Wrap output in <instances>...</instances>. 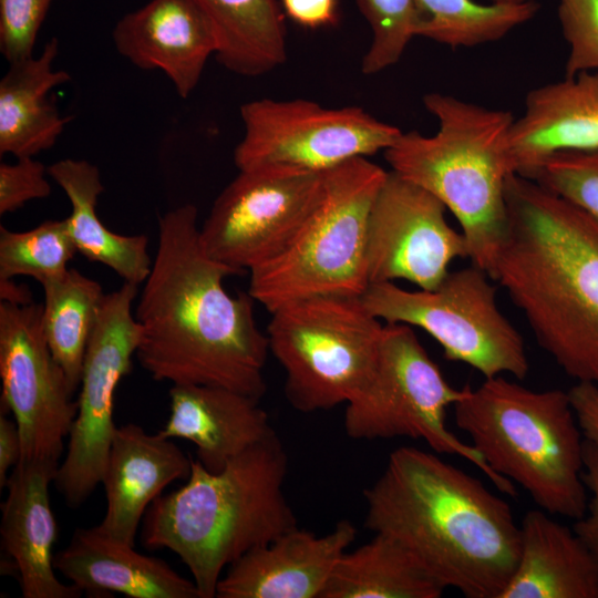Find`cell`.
<instances>
[{
  "instance_id": "obj_3",
  "label": "cell",
  "mask_w": 598,
  "mask_h": 598,
  "mask_svg": "<svg viewBox=\"0 0 598 598\" xmlns=\"http://www.w3.org/2000/svg\"><path fill=\"white\" fill-rule=\"evenodd\" d=\"M505 199L492 279L567 375L598 384V221L518 174L508 176Z\"/></svg>"
},
{
  "instance_id": "obj_9",
  "label": "cell",
  "mask_w": 598,
  "mask_h": 598,
  "mask_svg": "<svg viewBox=\"0 0 598 598\" xmlns=\"http://www.w3.org/2000/svg\"><path fill=\"white\" fill-rule=\"evenodd\" d=\"M452 386L412 327L385 323L378 358L362 389L346 404L343 426L353 440H422L439 454L472 463L495 487L516 495L514 483L493 472L474 447L453 434L446 412L466 393Z\"/></svg>"
},
{
  "instance_id": "obj_22",
  "label": "cell",
  "mask_w": 598,
  "mask_h": 598,
  "mask_svg": "<svg viewBox=\"0 0 598 598\" xmlns=\"http://www.w3.org/2000/svg\"><path fill=\"white\" fill-rule=\"evenodd\" d=\"M54 567L84 594L131 598H203L193 580L164 560L141 554L97 525L74 530Z\"/></svg>"
},
{
  "instance_id": "obj_11",
  "label": "cell",
  "mask_w": 598,
  "mask_h": 598,
  "mask_svg": "<svg viewBox=\"0 0 598 598\" xmlns=\"http://www.w3.org/2000/svg\"><path fill=\"white\" fill-rule=\"evenodd\" d=\"M238 171L324 173L386 151L402 131L359 106L326 107L306 99H258L240 106Z\"/></svg>"
},
{
  "instance_id": "obj_20",
  "label": "cell",
  "mask_w": 598,
  "mask_h": 598,
  "mask_svg": "<svg viewBox=\"0 0 598 598\" xmlns=\"http://www.w3.org/2000/svg\"><path fill=\"white\" fill-rule=\"evenodd\" d=\"M598 148V73L584 72L528 92L508 134L515 174L529 177L547 157Z\"/></svg>"
},
{
  "instance_id": "obj_29",
  "label": "cell",
  "mask_w": 598,
  "mask_h": 598,
  "mask_svg": "<svg viewBox=\"0 0 598 598\" xmlns=\"http://www.w3.org/2000/svg\"><path fill=\"white\" fill-rule=\"evenodd\" d=\"M416 37L452 48L498 41L529 21L538 11L535 1L520 4H481L473 0H415Z\"/></svg>"
},
{
  "instance_id": "obj_26",
  "label": "cell",
  "mask_w": 598,
  "mask_h": 598,
  "mask_svg": "<svg viewBox=\"0 0 598 598\" xmlns=\"http://www.w3.org/2000/svg\"><path fill=\"white\" fill-rule=\"evenodd\" d=\"M208 20L217 61L241 76H260L287 60L281 0H193Z\"/></svg>"
},
{
  "instance_id": "obj_37",
  "label": "cell",
  "mask_w": 598,
  "mask_h": 598,
  "mask_svg": "<svg viewBox=\"0 0 598 598\" xmlns=\"http://www.w3.org/2000/svg\"><path fill=\"white\" fill-rule=\"evenodd\" d=\"M567 392L585 441L598 446V384L576 382Z\"/></svg>"
},
{
  "instance_id": "obj_34",
  "label": "cell",
  "mask_w": 598,
  "mask_h": 598,
  "mask_svg": "<svg viewBox=\"0 0 598 598\" xmlns=\"http://www.w3.org/2000/svg\"><path fill=\"white\" fill-rule=\"evenodd\" d=\"M52 0H0V50L9 63L33 55Z\"/></svg>"
},
{
  "instance_id": "obj_7",
  "label": "cell",
  "mask_w": 598,
  "mask_h": 598,
  "mask_svg": "<svg viewBox=\"0 0 598 598\" xmlns=\"http://www.w3.org/2000/svg\"><path fill=\"white\" fill-rule=\"evenodd\" d=\"M386 174L368 157L324 172L322 196L292 241L249 271L250 296L269 312L306 297L361 296L369 215Z\"/></svg>"
},
{
  "instance_id": "obj_33",
  "label": "cell",
  "mask_w": 598,
  "mask_h": 598,
  "mask_svg": "<svg viewBox=\"0 0 598 598\" xmlns=\"http://www.w3.org/2000/svg\"><path fill=\"white\" fill-rule=\"evenodd\" d=\"M558 19L569 45L565 76L598 73V0H559Z\"/></svg>"
},
{
  "instance_id": "obj_38",
  "label": "cell",
  "mask_w": 598,
  "mask_h": 598,
  "mask_svg": "<svg viewBox=\"0 0 598 598\" xmlns=\"http://www.w3.org/2000/svg\"><path fill=\"white\" fill-rule=\"evenodd\" d=\"M281 6L291 20L303 27L319 28L337 20V0H281Z\"/></svg>"
},
{
  "instance_id": "obj_8",
  "label": "cell",
  "mask_w": 598,
  "mask_h": 598,
  "mask_svg": "<svg viewBox=\"0 0 598 598\" xmlns=\"http://www.w3.org/2000/svg\"><path fill=\"white\" fill-rule=\"evenodd\" d=\"M270 315L269 352L285 371V395L295 410H330L362 389L375 365L384 326L361 296L306 297Z\"/></svg>"
},
{
  "instance_id": "obj_1",
  "label": "cell",
  "mask_w": 598,
  "mask_h": 598,
  "mask_svg": "<svg viewBox=\"0 0 598 598\" xmlns=\"http://www.w3.org/2000/svg\"><path fill=\"white\" fill-rule=\"evenodd\" d=\"M241 271L203 247L197 209L186 204L158 221V246L136 306V351L157 381L227 388L260 401L266 392L267 334L249 292L230 296L224 279Z\"/></svg>"
},
{
  "instance_id": "obj_16",
  "label": "cell",
  "mask_w": 598,
  "mask_h": 598,
  "mask_svg": "<svg viewBox=\"0 0 598 598\" xmlns=\"http://www.w3.org/2000/svg\"><path fill=\"white\" fill-rule=\"evenodd\" d=\"M340 520L324 535L296 527L254 548L227 567L218 598H321L330 577L355 538Z\"/></svg>"
},
{
  "instance_id": "obj_27",
  "label": "cell",
  "mask_w": 598,
  "mask_h": 598,
  "mask_svg": "<svg viewBox=\"0 0 598 598\" xmlns=\"http://www.w3.org/2000/svg\"><path fill=\"white\" fill-rule=\"evenodd\" d=\"M445 590L403 543L374 533L342 555L321 598H440Z\"/></svg>"
},
{
  "instance_id": "obj_24",
  "label": "cell",
  "mask_w": 598,
  "mask_h": 598,
  "mask_svg": "<svg viewBox=\"0 0 598 598\" xmlns=\"http://www.w3.org/2000/svg\"><path fill=\"white\" fill-rule=\"evenodd\" d=\"M59 41H48L38 56L10 63L0 81V153L33 157L51 148L70 121L49 97L71 75L54 70Z\"/></svg>"
},
{
  "instance_id": "obj_12",
  "label": "cell",
  "mask_w": 598,
  "mask_h": 598,
  "mask_svg": "<svg viewBox=\"0 0 598 598\" xmlns=\"http://www.w3.org/2000/svg\"><path fill=\"white\" fill-rule=\"evenodd\" d=\"M137 286L124 282L104 296L89 341L78 395V414L54 485L70 507H79L101 484L116 425L115 391L132 369L142 338L133 313Z\"/></svg>"
},
{
  "instance_id": "obj_23",
  "label": "cell",
  "mask_w": 598,
  "mask_h": 598,
  "mask_svg": "<svg viewBox=\"0 0 598 598\" xmlns=\"http://www.w3.org/2000/svg\"><path fill=\"white\" fill-rule=\"evenodd\" d=\"M551 516L524 515L517 564L499 598H598V564L574 529Z\"/></svg>"
},
{
  "instance_id": "obj_28",
  "label": "cell",
  "mask_w": 598,
  "mask_h": 598,
  "mask_svg": "<svg viewBox=\"0 0 598 598\" xmlns=\"http://www.w3.org/2000/svg\"><path fill=\"white\" fill-rule=\"evenodd\" d=\"M42 287L43 332L75 393L105 293L96 280L76 269H68L62 276L42 283Z\"/></svg>"
},
{
  "instance_id": "obj_30",
  "label": "cell",
  "mask_w": 598,
  "mask_h": 598,
  "mask_svg": "<svg viewBox=\"0 0 598 598\" xmlns=\"http://www.w3.org/2000/svg\"><path fill=\"white\" fill-rule=\"evenodd\" d=\"M66 219L45 220L25 231L0 229V281L29 276L41 285L62 276L76 252Z\"/></svg>"
},
{
  "instance_id": "obj_5",
  "label": "cell",
  "mask_w": 598,
  "mask_h": 598,
  "mask_svg": "<svg viewBox=\"0 0 598 598\" xmlns=\"http://www.w3.org/2000/svg\"><path fill=\"white\" fill-rule=\"evenodd\" d=\"M423 104L437 131L402 132L383 152L385 161L444 204L461 226L472 265L491 276L507 226L505 187L515 174L508 134L515 117L439 92L425 94Z\"/></svg>"
},
{
  "instance_id": "obj_13",
  "label": "cell",
  "mask_w": 598,
  "mask_h": 598,
  "mask_svg": "<svg viewBox=\"0 0 598 598\" xmlns=\"http://www.w3.org/2000/svg\"><path fill=\"white\" fill-rule=\"evenodd\" d=\"M1 402L19 427L21 461L59 466L78 414L42 326V305L0 300Z\"/></svg>"
},
{
  "instance_id": "obj_21",
  "label": "cell",
  "mask_w": 598,
  "mask_h": 598,
  "mask_svg": "<svg viewBox=\"0 0 598 598\" xmlns=\"http://www.w3.org/2000/svg\"><path fill=\"white\" fill-rule=\"evenodd\" d=\"M169 400L159 433L190 441L196 460L212 472L275 432L259 400L227 388L173 384Z\"/></svg>"
},
{
  "instance_id": "obj_40",
  "label": "cell",
  "mask_w": 598,
  "mask_h": 598,
  "mask_svg": "<svg viewBox=\"0 0 598 598\" xmlns=\"http://www.w3.org/2000/svg\"><path fill=\"white\" fill-rule=\"evenodd\" d=\"M0 299L20 303L32 301L29 289L11 280L0 281Z\"/></svg>"
},
{
  "instance_id": "obj_10",
  "label": "cell",
  "mask_w": 598,
  "mask_h": 598,
  "mask_svg": "<svg viewBox=\"0 0 598 598\" xmlns=\"http://www.w3.org/2000/svg\"><path fill=\"white\" fill-rule=\"evenodd\" d=\"M491 280L472 265L448 271L431 290L377 282L367 287L361 299L385 323L424 330L441 346L446 360L467 364L485 379L508 374L523 380L529 372L525 342L499 310Z\"/></svg>"
},
{
  "instance_id": "obj_2",
  "label": "cell",
  "mask_w": 598,
  "mask_h": 598,
  "mask_svg": "<svg viewBox=\"0 0 598 598\" xmlns=\"http://www.w3.org/2000/svg\"><path fill=\"white\" fill-rule=\"evenodd\" d=\"M364 526L403 543L447 589L499 598L518 559L509 504L439 453L401 446L363 492Z\"/></svg>"
},
{
  "instance_id": "obj_32",
  "label": "cell",
  "mask_w": 598,
  "mask_h": 598,
  "mask_svg": "<svg viewBox=\"0 0 598 598\" xmlns=\"http://www.w3.org/2000/svg\"><path fill=\"white\" fill-rule=\"evenodd\" d=\"M528 178L598 221V148L554 154L544 159Z\"/></svg>"
},
{
  "instance_id": "obj_35",
  "label": "cell",
  "mask_w": 598,
  "mask_h": 598,
  "mask_svg": "<svg viewBox=\"0 0 598 598\" xmlns=\"http://www.w3.org/2000/svg\"><path fill=\"white\" fill-rule=\"evenodd\" d=\"M44 165L32 157L17 158L0 165V214L21 208L25 203L51 194Z\"/></svg>"
},
{
  "instance_id": "obj_6",
  "label": "cell",
  "mask_w": 598,
  "mask_h": 598,
  "mask_svg": "<svg viewBox=\"0 0 598 598\" xmlns=\"http://www.w3.org/2000/svg\"><path fill=\"white\" fill-rule=\"evenodd\" d=\"M453 409L457 429L493 472L553 516L584 515L585 439L567 391H535L497 375L475 389L467 383Z\"/></svg>"
},
{
  "instance_id": "obj_18",
  "label": "cell",
  "mask_w": 598,
  "mask_h": 598,
  "mask_svg": "<svg viewBox=\"0 0 598 598\" xmlns=\"http://www.w3.org/2000/svg\"><path fill=\"white\" fill-rule=\"evenodd\" d=\"M190 466L192 457L159 432L151 434L134 423L116 426L101 481L106 511L97 527L135 546L151 504L172 482L187 478Z\"/></svg>"
},
{
  "instance_id": "obj_41",
  "label": "cell",
  "mask_w": 598,
  "mask_h": 598,
  "mask_svg": "<svg viewBox=\"0 0 598 598\" xmlns=\"http://www.w3.org/2000/svg\"><path fill=\"white\" fill-rule=\"evenodd\" d=\"M493 3H503V4H520L526 2H532L534 0H491Z\"/></svg>"
},
{
  "instance_id": "obj_19",
  "label": "cell",
  "mask_w": 598,
  "mask_h": 598,
  "mask_svg": "<svg viewBox=\"0 0 598 598\" xmlns=\"http://www.w3.org/2000/svg\"><path fill=\"white\" fill-rule=\"evenodd\" d=\"M59 466L20 461L9 474L7 497L1 505V543L18 569L24 598H79L78 586L55 575L53 546L56 522L49 486Z\"/></svg>"
},
{
  "instance_id": "obj_17",
  "label": "cell",
  "mask_w": 598,
  "mask_h": 598,
  "mask_svg": "<svg viewBox=\"0 0 598 598\" xmlns=\"http://www.w3.org/2000/svg\"><path fill=\"white\" fill-rule=\"evenodd\" d=\"M116 51L136 68L159 70L186 99L216 53L212 27L193 0H151L112 32Z\"/></svg>"
},
{
  "instance_id": "obj_39",
  "label": "cell",
  "mask_w": 598,
  "mask_h": 598,
  "mask_svg": "<svg viewBox=\"0 0 598 598\" xmlns=\"http://www.w3.org/2000/svg\"><path fill=\"white\" fill-rule=\"evenodd\" d=\"M22 445L19 427L14 420L1 413L0 416V488L6 487L9 471L21 461Z\"/></svg>"
},
{
  "instance_id": "obj_36",
  "label": "cell",
  "mask_w": 598,
  "mask_h": 598,
  "mask_svg": "<svg viewBox=\"0 0 598 598\" xmlns=\"http://www.w3.org/2000/svg\"><path fill=\"white\" fill-rule=\"evenodd\" d=\"M584 481L588 491L587 507L575 520L573 529L598 564V446L587 441L584 444Z\"/></svg>"
},
{
  "instance_id": "obj_31",
  "label": "cell",
  "mask_w": 598,
  "mask_h": 598,
  "mask_svg": "<svg viewBox=\"0 0 598 598\" xmlns=\"http://www.w3.org/2000/svg\"><path fill=\"white\" fill-rule=\"evenodd\" d=\"M371 31V43L362 58L361 71L373 75L394 65L416 37L415 0H357Z\"/></svg>"
},
{
  "instance_id": "obj_15",
  "label": "cell",
  "mask_w": 598,
  "mask_h": 598,
  "mask_svg": "<svg viewBox=\"0 0 598 598\" xmlns=\"http://www.w3.org/2000/svg\"><path fill=\"white\" fill-rule=\"evenodd\" d=\"M446 210L430 192L389 171L369 215V285L402 279L419 289L436 288L450 264L468 255L465 238L450 226Z\"/></svg>"
},
{
  "instance_id": "obj_14",
  "label": "cell",
  "mask_w": 598,
  "mask_h": 598,
  "mask_svg": "<svg viewBox=\"0 0 598 598\" xmlns=\"http://www.w3.org/2000/svg\"><path fill=\"white\" fill-rule=\"evenodd\" d=\"M324 173L239 171L199 228L206 252L241 272L292 241L323 193Z\"/></svg>"
},
{
  "instance_id": "obj_4",
  "label": "cell",
  "mask_w": 598,
  "mask_h": 598,
  "mask_svg": "<svg viewBox=\"0 0 598 598\" xmlns=\"http://www.w3.org/2000/svg\"><path fill=\"white\" fill-rule=\"evenodd\" d=\"M287 471V454L276 432L218 472L192 458L187 482L159 495L146 511L143 545L175 553L202 597H216L225 568L298 527L283 491Z\"/></svg>"
},
{
  "instance_id": "obj_25",
  "label": "cell",
  "mask_w": 598,
  "mask_h": 598,
  "mask_svg": "<svg viewBox=\"0 0 598 598\" xmlns=\"http://www.w3.org/2000/svg\"><path fill=\"white\" fill-rule=\"evenodd\" d=\"M49 176L63 189L71 203L68 229L78 252L103 264L124 282H144L152 268L148 238L110 230L96 214L104 187L99 168L85 159L65 158L48 167Z\"/></svg>"
}]
</instances>
